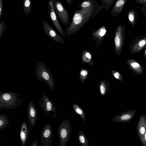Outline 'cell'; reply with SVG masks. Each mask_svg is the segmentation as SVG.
<instances>
[{"instance_id":"6da1fadb","label":"cell","mask_w":146,"mask_h":146,"mask_svg":"<svg viewBox=\"0 0 146 146\" xmlns=\"http://www.w3.org/2000/svg\"><path fill=\"white\" fill-rule=\"evenodd\" d=\"M102 8L96 2L88 7L76 10L69 25L65 30L66 37L74 34L79 31L90 19H93Z\"/></svg>"},{"instance_id":"7a4b0ae2","label":"cell","mask_w":146,"mask_h":146,"mask_svg":"<svg viewBox=\"0 0 146 146\" xmlns=\"http://www.w3.org/2000/svg\"><path fill=\"white\" fill-rule=\"evenodd\" d=\"M19 93L0 92V110L5 108L11 110L17 108L22 104L23 99Z\"/></svg>"},{"instance_id":"3957f363","label":"cell","mask_w":146,"mask_h":146,"mask_svg":"<svg viewBox=\"0 0 146 146\" xmlns=\"http://www.w3.org/2000/svg\"><path fill=\"white\" fill-rule=\"evenodd\" d=\"M37 79L41 82L46 83L52 91L54 90V81L49 69L43 63L38 62L36 65L34 71Z\"/></svg>"},{"instance_id":"277c9868","label":"cell","mask_w":146,"mask_h":146,"mask_svg":"<svg viewBox=\"0 0 146 146\" xmlns=\"http://www.w3.org/2000/svg\"><path fill=\"white\" fill-rule=\"evenodd\" d=\"M72 131L70 121L65 119L60 124L57 131L60 146H66L70 140Z\"/></svg>"},{"instance_id":"5b68a950","label":"cell","mask_w":146,"mask_h":146,"mask_svg":"<svg viewBox=\"0 0 146 146\" xmlns=\"http://www.w3.org/2000/svg\"><path fill=\"white\" fill-rule=\"evenodd\" d=\"M125 26L121 23L116 28L114 38V50L118 56L120 54L125 40Z\"/></svg>"},{"instance_id":"8992f818","label":"cell","mask_w":146,"mask_h":146,"mask_svg":"<svg viewBox=\"0 0 146 146\" xmlns=\"http://www.w3.org/2000/svg\"><path fill=\"white\" fill-rule=\"evenodd\" d=\"M39 105L47 114L56 117L57 114L56 107L53 102L44 94L40 99Z\"/></svg>"},{"instance_id":"52a82bcc","label":"cell","mask_w":146,"mask_h":146,"mask_svg":"<svg viewBox=\"0 0 146 146\" xmlns=\"http://www.w3.org/2000/svg\"><path fill=\"white\" fill-rule=\"evenodd\" d=\"M53 3L56 13L62 24L65 26L69 24L70 15L66 8L63 6L60 1L54 0Z\"/></svg>"},{"instance_id":"ba28073f","label":"cell","mask_w":146,"mask_h":146,"mask_svg":"<svg viewBox=\"0 0 146 146\" xmlns=\"http://www.w3.org/2000/svg\"><path fill=\"white\" fill-rule=\"evenodd\" d=\"M54 0H49L47 3V9L48 15L52 23L57 30L63 37H64L66 34L58 21L56 13L53 3Z\"/></svg>"},{"instance_id":"9c48e42d","label":"cell","mask_w":146,"mask_h":146,"mask_svg":"<svg viewBox=\"0 0 146 146\" xmlns=\"http://www.w3.org/2000/svg\"><path fill=\"white\" fill-rule=\"evenodd\" d=\"M146 46V35L136 36L129 46L130 54H135L141 52Z\"/></svg>"},{"instance_id":"30bf717a","label":"cell","mask_w":146,"mask_h":146,"mask_svg":"<svg viewBox=\"0 0 146 146\" xmlns=\"http://www.w3.org/2000/svg\"><path fill=\"white\" fill-rule=\"evenodd\" d=\"M53 132L50 124L48 123L43 127L40 135L42 146H51Z\"/></svg>"},{"instance_id":"8fae6325","label":"cell","mask_w":146,"mask_h":146,"mask_svg":"<svg viewBox=\"0 0 146 146\" xmlns=\"http://www.w3.org/2000/svg\"><path fill=\"white\" fill-rule=\"evenodd\" d=\"M42 23L45 33L50 38L60 43H64L63 37L59 35L48 23L45 21H42Z\"/></svg>"},{"instance_id":"7c38bea8","label":"cell","mask_w":146,"mask_h":146,"mask_svg":"<svg viewBox=\"0 0 146 146\" xmlns=\"http://www.w3.org/2000/svg\"><path fill=\"white\" fill-rule=\"evenodd\" d=\"M137 111L136 109L121 112L116 115L111 121L115 122L125 123L129 121L134 117Z\"/></svg>"},{"instance_id":"4fadbf2b","label":"cell","mask_w":146,"mask_h":146,"mask_svg":"<svg viewBox=\"0 0 146 146\" xmlns=\"http://www.w3.org/2000/svg\"><path fill=\"white\" fill-rule=\"evenodd\" d=\"M107 32L106 27L103 25L92 33V38L97 47L102 45V42L104 39V36H106Z\"/></svg>"},{"instance_id":"5bb4252c","label":"cell","mask_w":146,"mask_h":146,"mask_svg":"<svg viewBox=\"0 0 146 146\" xmlns=\"http://www.w3.org/2000/svg\"><path fill=\"white\" fill-rule=\"evenodd\" d=\"M37 114V110L35 104L32 101H30L28 106L27 115L29 121L33 127L36 124Z\"/></svg>"},{"instance_id":"9a60e30c","label":"cell","mask_w":146,"mask_h":146,"mask_svg":"<svg viewBox=\"0 0 146 146\" xmlns=\"http://www.w3.org/2000/svg\"><path fill=\"white\" fill-rule=\"evenodd\" d=\"M127 66L135 74L142 75L143 74L144 67L137 61L132 58H128L126 60Z\"/></svg>"},{"instance_id":"2e32d148","label":"cell","mask_w":146,"mask_h":146,"mask_svg":"<svg viewBox=\"0 0 146 146\" xmlns=\"http://www.w3.org/2000/svg\"><path fill=\"white\" fill-rule=\"evenodd\" d=\"M137 136L141 143L146 131V116L142 114L140 117L136 128Z\"/></svg>"},{"instance_id":"e0dca14e","label":"cell","mask_w":146,"mask_h":146,"mask_svg":"<svg viewBox=\"0 0 146 146\" xmlns=\"http://www.w3.org/2000/svg\"><path fill=\"white\" fill-rule=\"evenodd\" d=\"M30 131L27 122L24 121L21 127L20 132V140L23 146L25 145L29 137Z\"/></svg>"},{"instance_id":"ac0fdd59","label":"cell","mask_w":146,"mask_h":146,"mask_svg":"<svg viewBox=\"0 0 146 146\" xmlns=\"http://www.w3.org/2000/svg\"><path fill=\"white\" fill-rule=\"evenodd\" d=\"M127 1L128 0H116L111 12L112 17H114L121 13Z\"/></svg>"},{"instance_id":"d6986e66","label":"cell","mask_w":146,"mask_h":146,"mask_svg":"<svg viewBox=\"0 0 146 146\" xmlns=\"http://www.w3.org/2000/svg\"><path fill=\"white\" fill-rule=\"evenodd\" d=\"M97 87L98 88L99 92L102 96L106 95L109 91L110 85L109 82L105 79L100 81Z\"/></svg>"},{"instance_id":"ffe728a7","label":"cell","mask_w":146,"mask_h":146,"mask_svg":"<svg viewBox=\"0 0 146 146\" xmlns=\"http://www.w3.org/2000/svg\"><path fill=\"white\" fill-rule=\"evenodd\" d=\"M127 18L129 24L134 27L138 19L137 10L134 9H130L127 13Z\"/></svg>"},{"instance_id":"44dd1931","label":"cell","mask_w":146,"mask_h":146,"mask_svg":"<svg viewBox=\"0 0 146 146\" xmlns=\"http://www.w3.org/2000/svg\"><path fill=\"white\" fill-rule=\"evenodd\" d=\"M81 59L82 63H86L91 66H93L92 55L88 50H85L83 51L81 55Z\"/></svg>"},{"instance_id":"7402d4cb","label":"cell","mask_w":146,"mask_h":146,"mask_svg":"<svg viewBox=\"0 0 146 146\" xmlns=\"http://www.w3.org/2000/svg\"><path fill=\"white\" fill-rule=\"evenodd\" d=\"M77 139L80 144L82 146H89L88 139L84 133L80 131L78 133Z\"/></svg>"},{"instance_id":"603a6c76","label":"cell","mask_w":146,"mask_h":146,"mask_svg":"<svg viewBox=\"0 0 146 146\" xmlns=\"http://www.w3.org/2000/svg\"><path fill=\"white\" fill-rule=\"evenodd\" d=\"M72 107L74 112L79 115L83 121L85 123L86 116L83 110L79 106L74 103H73Z\"/></svg>"},{"instance_id":"cb8c5ba5","label":"cell","mask_w":146,"mask_h":146,"mask_svg":"<svg viewBox=\"0 0 146 146\" xmlns=\"http://www.w3.org/2000/svg\"><path fill=\"white\" fill-rule=\"evenodd\" d=\"M23 8L26 16H28L31 11L32 1L31 0H23Z\"/></svg>"},{"instance_id":"d4e9b609","label":"cell","mask_w":146,"mask_h":146,"mask_svg":"<svg viewBox=\"0 0 146 146\" xmlns=\"http://www.w3.org/2000/svg\"><path fill=\"white\" fill-rule=\"evenodd\" d=\"M9 119L5 114H0V130L6 128L9 125Z\"/></svg>"},{"instance_id":"484cf974","label":"cell","mask_w":146,"mask_h":146,"mask_svg":"<svg viewBox=\"0 0 146 146\" xmlns=\"http://www.w3.org/2000/svg\"><path fill=\"white\" fill-rule=\"evenodd\" d=\"M89 75V71L88 70L82 67L80 71L79 78L82 83L86 80Z\"/></svg>"},{"instance_id":"4316f807","label":"cell","mask_w":146,"mask_h":146,"mask_svg":"<svg viewBox=\"0 0 146 146\" xmlns=\"http://www.w3.org/2000/svg\"><path fill=\"white\" fill-rule=\"evenodd\" d=\"M97 0H85L82 2L78 6L80 9L90 6L95 4Z\"/></svg>"},{"instance_id":"83f0119b","label":"cell","mask_w":146,"mask_h":146,"mask_svg":"<svg viewBox=\"0 0 146 146\" xmlns=\"http://www.w3.org/2000/svg\"><path fill=\"white\" fill-rule=\"evenodd\" d=\"M102 8L108 11L115 0H100Z\"/></svg>"},{"instance_id":"f1b7e54d","label":"cell","mask_w":146,"mask_h":146,"mask_svg":"<svg viewBox=\"0 0 146 146\" xmlns=\"http://www.w3.org/2000/svg\"><path fill=\"white\" fill-rule=\"evenodd\" d=\"M111 73L113 76L119 81L122 82L123 80V77L119 72L115 70H111Z\"/></svg>"},{"instance_id":"f546056e","label":"cell","mask_w":146,"mask_h":146,"mask_svg":"<svg viewBox=\"0 0 146 146\" xmlns=\"http://www.w3.org/2000/svg\"><path fill=\"white\" fill-rule=\"evenodd\" d=\"M6 28L5 21L2 20L0 22V39L3 35Z\"/></svg>"},{"instance_id":"4dcf8cb0","label":"cell","mask_w":146,"mask_h":146,"mask_svg":"<svg viewBox=\"0 0 146 146\" xmlns=\"http://www.w3.org/2000/svg\"><path fill=\"white\" fill-rule=\"evenodd\" d=\"M3 0H0V19H1L3 15Z\"/></svg>"},{"instance_id":"1f68e13d","label":"cell","mask_w":146,"mask_h":146,"mask_svg":"<svg viewBox=\"0 0 146 146\" xmlns=\"http://www.w3.org/2000/svg\"><path fill=\"white\" fill-rule=\"evenodd\" d=\"M141 11L143 15L146 17V3L143 5L141 8Z\"/></svg>"},{"instance_id":"d6a6232c","label":"cell","mask_w":146,"mask_h":146,"mask_svg":"<svg viewBox=\"0 0 146 146\" xmlns=\"http://www.w3.org/2000/svg\"><path fill=\"white\" fill-rule=\"evenodd\" d=\"M134 1L137 4H140L142 5L146 3V0H134Z\"/></svg>"},{"instance_id":"836d02e7","label":"cell","mask_w":146,"mask_h":146,"mask_svg":"<svg viewBox=\"0 0 146 146\" xmlns=\"http://www.w3.org/2000/svg\"><path fill=\"white\" fill-rule=\"evenodd\" d=\"M141 143L143 146H146V131L143 136L142 141Z\"/></svg>"},{"instance_id":"e575fe53","label":"cell","mask_w":146,"mask_h":146,"mask_svg":"<svg viewBox=\"0 0 146 146\" xmlns=\"http://www.w3.org/2000/svg\"><path fill=\"white\" fill-rule=\"evenodd\" d=\"M38 141L36 139H35V141L33 142L31 145V146H38Z\"/></svg>"},{"instance_id":"d590c367","label":"cell","mask_w":146,"mask_h":146,"mask_svg":"<svg viewBox=\"0 0 146 146\" xmlns=\"http://www.w3.org/2000/svg\"><path fill=\"white\" fill-rule=\"evenodd\" d=\"M69 5H71L72 3V0H65Z\"/></svg>"},{"instance_id":"8d00e7d4","label":"cell","mask_w":146,"mask_h":146,"mask_svg":"<svg viewBox=\"0 0 146 146\" xmlns=\"http://www.w3.org/2000/svg\"><path fill=\"white\" fill-rule=\"evenodd\" d=\"M143 57L144 58H146V49L145 50L143 54Z\"/></svg>"},{"instance_id":"74e56055","label":"cell","mask_w":146,"mask_h":146,"mask_svg":"<svg viewBox=\"0 0 146 146\" xmlns=\"http://www.w3.org/2000/svg\"><path fill=\"white\" fill-rule=\"evenodd\" d=\"M27 121H28V124L29 125V127H30V130H31L33 129V128H32V127L31 126V125H30L29 124V123L30 122H29V121L28 119L27 120Z\"/></svg>"}]
</instances>
